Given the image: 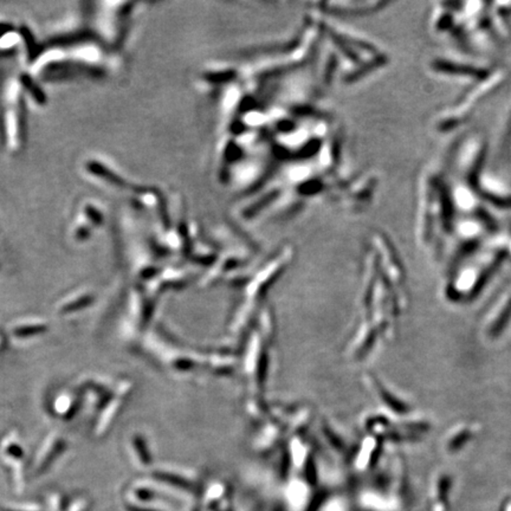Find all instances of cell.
Returning <instances> with one entry per match:
<instances>
[{"label": "cell", "instance_id": "cell-1", "mask_svg": "<svg viewBox=\"0 0 511 511\" xmlns=\"http://www.w3.org/2000/svg\"><path fill=\"white\" fill-rule=\"evenodd\" d=\"M316 511H350V507L345 498L335 497V498L323 501L322 504H320Z\"/></svg>", "mask_w": 511, "mask_h": 511}, {"label": "cell", "instance_id": "cell-2", "mask_svg": "<svg viewBox=\"0 0 511 511\" xmlns=\"http://www.w3.org/2000/svg\"><path fill=\"white\" fill-rule=\"evenodd\" d=\"M43 331H45V327H25V328L17 329L16 335H18V336H28V335L37 334V333Z\"/></svg>", "mask_w": 511, "mask_h": 511}, {"label": "cell", "instance_id": "cell-3", "mask_svg": "<svg viewBox=\"0 0 511 511\" xmlns=\"http://www.w3.org/2000/svg\"><path fill=\"white\" fill-rule=\"evenodd\" d=\"M91 302V297H84V299H79L75 304H72L70 307L65 308V310H74V309H79V308L86 307L87 304Z\"/></svg>", "mask_w": 511, "mask_h": 511}, {"label": "cell", "instance_id": "cell-4", "mask_svg": "<svg viewBox=\"0 0 511 511\" xmlns=\"http://www.w3.org/2000/svg\"><path fill=\"white\" fill-rule=\"evenodd\" d=\"M127 511H165L160 509H154V508L138 507V505H130L127 507Z\"/></svg>", "mask_w": 511, "mask_h": 511}]
</instances>
